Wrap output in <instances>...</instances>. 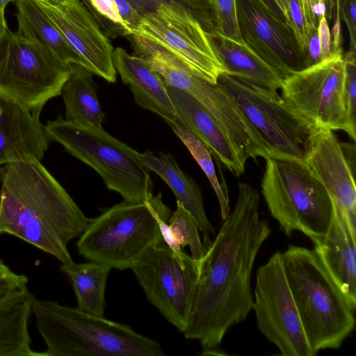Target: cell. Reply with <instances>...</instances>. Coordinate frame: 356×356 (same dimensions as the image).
I'll return each mask as SVG.
<instances>
[{
  "instance_id": "6da1fadb",
  "label": "cell",
  "mask_w": 356,
  "mask_h": 356,
  "mask_svg": "<svg viewBox=\"0 0 356 356\" xmlns=\"http://www.w3.org/2000/svg\"><path fill=\"white\" fill-rule=\"evenodd\" d=\"M259 205L257 191L240 182L233 211L197 261V280L182 333L198 341L202 351L219 347L227 330L252 310L253 265L272 231Z\"/></svg>"
},
{
  "instance_id": "7a4b0ae2",
  "label": "cell",
  "mask_w": 356,
  "mask_h": 356,
  "mask_svg": "<svg viewBox=\"0 0 356 356\" xmlns=\"http://www.w3.org/2000/svg\"><path fill=\"white\" fill-rule=\"evenodd\" d=\"M0 225L56 258L73 263L67 244L79 238L92 218L38 160L5 165L2 172Z\"/></svg>"
},
{
  "instance_id": "3957f363",
  "label": "cell",
  "mask_w": 356,
  "mask_h": 356,
  "mask_svg": "<svg viewBox=\"0 0 356 356\" xmlns=\"http://www.w3.org/2000/svg\"><path fill=\"white\" fill-rule=\"evenodd\" d=\"M282 261L313 351L340 348L355 329L356 305L341 290L314 248L289 245Z\"/></svg>"
},
{
  "instance_id": "277c9868",
  "label": "cell",
  "mask_w": 356,
  "mask_h": 356,
  "mask_svg": "<svg viewBox=\"0 0 356 356\" xmlns=\"http://www.w3.org/2000/svg\"><path fill=\"white\" fill-rule=\"evenodd\" d=\"M32 313L46 344L42 356H163L160 343L130 326L34 297Z\"/></svg>"
},
{
  "instance_id": "5b68a950",
  "label": "cell",
  "mask_w": 356,
  "mask_h": 356,
  "mask_svg": "<svg viewBox=\"0 0 356 356\" xmlns=\"http://www.w3.org/2000/svg\"><path fill=\"white\" fill-rule=\"evenodd\" d=\"M171 214L161 193L145 202L116 204L91 219L79 237V254L119 270L130 269L149 247L163 239L159 221H169Z\"/></svg>"
},
{
  "instance_id": "8992f818",
  "label": "cell",
  "mask_w": 356,
  "mask_h": 356,
  "mask_svg": "<svg viewBox=\"0 0 356 356\" xmlns=\"http://www.w3.org/2000/svg\"><path fill=\"white\" fill-rule=\"evenodd\" d=\"M261 193L271 216L288 236L294 231L314 244L325 236L333 217L326 189L305 161L268 158Z\"/></svg>"
},
{
  "instance_id": "52a82bcc",
  "label": "cell",
  "mask_w": 356,
  "mask_h": 356,
  "mask_svg": "<svg viewBox=\"0 0 356 356\" xmlns=\"http://www.w3.org/2000/svg\"><path fill=\"white\" fill-rule=\"evenodd\" d=\"M49 139L94 169L107 188L123 201L145 202L153 196L149 170L140 153L103 128L76 124L60 117L44 125Z\"/></svg>"
},
{
  "instance_id": "ba28073f",
  "label": "cell",
  "mask_w": 356,
  "mask_h": 356,
  "mask_svg": "<svg viewBox=\"0 0 356 356\" xmlns=\"http://www.w3.org/2000/svg\"><path fill=\"white\" fill-rule=\"evenodd\" d=\"M69 74L70 66L33 38L8 29L0 40V98L35 115L62 94Z\"/></svg>"
},
{
  "instance_id": "9c48e42d",
  "label": "cell",
  "mask_w": 356,
  "mask_h": 356,
  "mask_svg": "<svg viewBox=\"0 0 356 356\" xmlns=\"http://www.w3.org/2000/svg\"><path fill=\"white\" fill-rule=\"evenodd\" d=\"M218 83L236 101L260 135L269 158L305 161L316 129L277 91L248 84L225 73Z\"/></svg>"
},
{
  "instance_id": "30bf717a",
  "label": "cell",
  "mask_w": 356,
  "mask_h": 356,
  "mask_svg": "<svg viewBox=\"0 0 356 356\" xmlns=\"http://www.w3.org/2000/svg\"><path fill=\"white\" fill-rule=\"evenodd\" d=\"M252 309L258 329L283 356H315L277 251L257 269Z\"/></svg>"
},
{
  "instance_id": "8fae6325",
  "label": "cell",
  "mask_w": 356,
  "mask_h": 356,
  "mask_svg": "<svg viewBox=\"0 0 356 356\" xmlns=\"http://www.w3.org/2000/svg\"><path fill=\"white\" fill-rule=\"evenodd\" d=\"M147 300L181 332L185 329L198 276L197 261L178 259L163 238L130 268Z\"/></svg>"
},
{
  "instance_id": "7c38bea8",
  "label": "cell",
  "mask_w": 356,
  "mask_h": 356,
  "mask_svg": "<svg viewBox=\"0 0 356 356\" xmlns=\"http://www.w3.org/2000/svg\"><path fill=\"white\" fill-rule=\"evenodd\" d=\"M343 54H332L284 80V99L314 127L348 134Z\"/></svg>"
},
{
  "instance_id": "4fadbf2b",
  "label": "cell",
  "mask_w": 356,
  "mask_h": 356,
  "mask_svg": "<svg viewBox=\"0 0 356 356\" xmlns=\"http://www.w3.org/2000/svg\"><path fill=\"white\" fill-rule=\"evenodd\" d=\"M164 47L195 74L217 83L224 69L216 57L207 32L199 22L180 7L159 4L143 15L136 33Z\"/></svg>"
},
{
  "instance_id": "5bb4252c",
  "label": "cell",
  "mask_w": 356,
  "mask_h": 356,
  "mask_svg": "<svg viewBox=\"0 0 356 356\" xmlns=\"http://www.w3.org/2000/svg\"><path fill=\"white\" fill-rule=\"evenodd\" d=\"M243 42L284 79L306 68L305 58L289 27L257 0H236Z\"/></svg>"
},
{
  "instance_id": "9a60e30c",
  "label": "cell",
  "mask_w": 356,
  "mask_h": 356,
  "mask_svg": "<svg viewBox=\"0 0 356 356\" xmlns=\"http://www.w3.org/2000/svg\"><path fill=\"white\" fill-rule=\"evenodd\" d=\"M307 147L305 161L326 189L333 209L356 229L355 144L339 142L333 131L316 128Z\"/></svg>"
},
{
  "instance_id": "2e32d148",
  "label": "cell",
  "mask_w": 356,
  "mask_h": 356,
  "mask_svg": "<svg viewBox=\"0 0 356 356\" xmlns=\"http://www.w3.org/2000/svg\"><path fill=\"white\" fill-rule=\"evenodd\" d=\"M37 2L81 58L83 67L115 83L114 48L80 0H70L58 6Z\"/></svg>"
},
{
  "instance_id": "e0dca14e",
  "label": "cell",
  "mask_w": 356,
  "mask_h": 356,
  "mask_svg": "<svg viewBox=\"0 0 356 356\" xmlns=\"http://www.w3.org/2000/svg\"><path fill=\"white\" fill-rule=\"evenodd\" d=\"M45 127L25 107L0 98V165L41 161L48 149Z\"/></svg>"
},
{
  "instance_id": "ac0fdd59",
  "label": "cell",
  "mask_w": 356,
  "mask_h": 356,
  "mask_svg": "<svg viewBox=\"0 0 356 356\" xmlns=\"http://www.w3.org/2000/svg\"><path fill=\"white\" fill-rule=\"evenodd\" d=\"M113 63L122 82L129 85L137 104L159 115L166 122L188 128L174 106L162 78L144 59L116 47Z\"/></svg>"
},
{
  "instance_id": "d6986e66",
  "label": "cell",
  "mask_w": 356,
  "mask_h": 356,
  "mask_svg": "<svg viewBox=\"0 0 356 356\" xmlns=\"http://www.w3.org/2000/svg\"><path fill=\"white\" fill-rule=\"evenodd\" d=\"M165 86L174 106L188 128L205 144L215 159L235 176L241 175L245 172L246 159L216 120L191 96L172 86Z\"/></svg>"
},
{
  "instance_id": "ffe728a7",
  "label": "cell",
  "mask_w": 356,
  "mask_h": 356,
  "mask_svg": "<svg viewBox=\"0 0 356 356\" xmlns=\"http://www.w3.org/2000/svg\"><path fill=\"white\" fill-rule=\"evenodd\" d=\"M333 210L327 233L314 249L341 290L356 305V229L345 215Z\"/></svg>"
},
{
  "instance_id": "44dd1931",
  "label": "cell",
  "mask_w": 356,
  "mask_h": 356,
  "mask_svg": "<svg viewBox=\"0 0 356 356\" xmlns=\"http://www.w3.org/2000/svg\"><path fill=\"white\" fill-rule=\"evenodd\" d=\"M207 35L224 73L257 87L275 91L281 89L284 79L245 42L218 31Z\"/></svg>"
},
{
  "instance_id": "7402d4cb",
  "label": "cell",
  "mask_w": 356,
  "mask_h": 356,
  "mask_svg": "<svg viewBox=\"0 0 356 356\" xmlns=\"http://www.w3.org/2000/svg\"><path fill=\"white\" fill-rule=\"evenodd\" d=\"M145 165L158 175L171 188L177 202L181 203L197 220L203 243L207 250L211 243V234H215V228L209 220L205 212L203 197L198 185L178 165L170 153H159L155 155L147 150L140 153Z\"/></svg>"
},
{
  "instance_id": "603a6c76",
  "label": "cell",
  "mask_w": 356,
  "mask_h": 356,
  "mask_svg": "<svg viewBox=\"0 0 356 356\" xmlns=\"http://www.w3.org/2000/svg\"><path fill=\"white\" fill-rule=\"evenodd\" d=\"M34 297L28 289L0 302V356H42L31 346L29 321Z\"/></svg>"
},
{
  "instance_id": "cb8c5ba5",
  "label": "cell",
  "mask_w": 356,
  "mask_h": 356,
  "mask_svg": "<svg viewBox=\"0 0 356 356\" xmlns=\"http://www.w3.org/2000/svg\"><path fill=\"white\" fill-rule=\"evenodd\" d=\"M92 75L80 65H70L69 76L62 90L65 117L76 124L103 128L104 113Z\"/></svg>"
},
{
  "instance_id": "d4e9b609",
  "label": "cell",
  "mask_w": 356,
  "mask_h": 356,
  "mask_svg": "<svg viewBox=\"0 0 356 356\" xmlns=\"http://www.w3.org/2000/svg\"><path fill=\"white\" fill-rule=\"evenodd\" d=\"M17 33L33 38L52 51L65 65L83 62L36 0H17Z\"/></svg>"
},
{
  "instance_id": "484cf974",
  "label": "cell",
  "mask_w": 356,
  "mask_h": 356,
  "mask_svg": "<svg viewBox=\"0 0 356 356\" xmlns=\"http://www.w3.org/2000/svg\"><path fill=\"white\" fill-rule=\"evenodd\" d=\"M111 269L106 264L91 261L60 266V270L67 277L74 290L77 307L101 316L105 312V290Z\"/></svg>"
},
{
  "instance_id": "4316f807",
  "label": "cell",
  "mask_w": 356,
  "mask_h": 356,
  "mask_svg": "<svg viewBox=\"0 0 356 356\" xmlns=\"http://www.w3.org/2000/svg\"><path fill=\"white\" fill-rule=\"evenodd\" d=\"M167 124L187 147L209 180L218 197L221 218L224 220L230 213L228 191L225 181L220 182L217 177L211 152L205 144L190 129L171 122H167Z\"/></svg>"
},
{
  "instance_id": "83f0119b",
  "label": "cell",
  "mask_w": 356,
  "mask_h": 356,
  "mask_svg": "<svg viewBox=\"0 0 356 356\" xmlns=\"http://www.w3.org/2000/svg\"><path fill=\"white\" fill-rule=\"evenodd\" d=\"M168 225L177 243L183 248L188 246L191 257L200 260L207 248L201 240L200 226L195 217L177 202V209L171 214Z\"/></svg>"
},
{
  "instance_id": "f1b7e54d",
  "label": "cell",
  "mask_w": 356,
  "mask_h": 356,
  "mask_svg": "<svg viewBox=\"0 0 356 356\" xmlns=\"http://www.w3.org/2000/svg\"><path fill=\"white\" fill-rule=\"evenodd\" d=\"M84 8L110 39L130 35L115 0H80Z\"/></svg>"
},
{
  "instance_id": "f546056e",
  "label": "cell",
  "mask_w": 356,
  "mask_h": 356,
  "mask_svg": "<svg viewBox=\"0 0 356 356\" xmlns=\"http://www.w3.org/2000/svg\"><path fill=\"white\" fill-rule=\"evenodd\" d=\"M156 8L159 4L166 3L181 8L191 14L203 29L209 33H216L217 21L213 3L211 0H147Z\"/></svg>"
},
{
  "instance_id": "4dcf8cb0",
  "label": "cell",
  "mask_w": 356,
  "mask_h": 356,
  "mask_svg": "<svg viewBox=\"0 0 356 356\" xmlns=\"http://www.w3.org/2000/svg\"><path fill=\"white\" fill-rule=\"evenodd\" d=\"M345 74L343 98L346 111L348 135L355 141L356 62L355 51L349 50L343 55Z\"/></svg>"
},
{
  "instance_id": "1f68e13d",
  "label": "cell",
  "mask_w": 356,
  "mask_h": 356,
  "mask_svg": "<svg viewBox=\"0 0 356 356\" xmlns=\"http://www.w3.org/2000/svg\"><path fill=\"white\" fill-rule=\"evenodd\" d=\"M213 3L218 31L229 38L244 42L238 26L236 0H213Z\"/></svg>"
},
{
  "instance_id": "d6a6232c",
  "label": "cell",
  "mask_w": 356,
  "mask_h": 356,
  "mask_svg": "<svg viewBox=\"0 0 356 356\" xmlns=\"http://www.w3.org/2000/svg\"><path fill=\"white\" fill-rule=\"evenodd\" d=\"M28 277L11 270L0 259V302L11 295L28 289Z\"/></svg>"
},
{
  "instance_id": "836d02e7",
  "label": "cell",
  "mask_w": 356,
  "mask_h": 356,
  "mask_svg": "<svg viewBox=\"0 0 356 356\" xmlns=\"http://www.w3.org/2000/svg\"><path fill=\"white\" fill-rule=\"evenodd\" d=\"M286 2L288 15L287 24L292 30L298 45L304 54L307 43V34L300 0H286Z\"/></svg>"
},
{
  "instance_id": "e575fe53",
  "label": "cell",
  "mask_w": 356,
  "mask_h": 356,
  "mask_svg": "<svg viewBox=\"0 0 356 356\" xmlns=\"http://www.w3.org/2000/svg\"><path fill=\"white\" fill-rule=\"evenodd\" d=\"M341 19L345 22L348 31L349 50L356 51V0H344Z\"/></svg>"
},
{
  "instance_id": "d590c367",
  "label": "cell",
  "mask_w": 356,
  "mask_h": 356,
  "mask_svg": "<svg viewBox=\"0 0 356 356\" xmlns=\"http://www.w3.org/2000/svg\"><path fill=\"white\" fill-rule=\"evenodd\" d=\"M307 43L304 50L306 67H310L321 61V44L318 35V28L307 33Z\"/></svg>"
},
{
  "instance_id": "8d00e7d4",
  "label": "cell",
  "mask_w": 356,
  "mask_h": 356,
  "mask_svg": "<svg viewBox=\"0 0 356 356\" xmlns=\"http://www.w3.org/2000/svg\"><path fill=\"white\" fill-rule=\"evenodd\" d=\"M318 35L321 44V61L331 55V34L328 22L323 16L318 24Z\"/></svg>"
},
{
  "instance_id": "74e56055",
  "label": "cell",
  "mask_w": 356,
  "mask_h": 356,
  "mask_svg": "<svg viewBox=\"0 0 356 356\" xmlns=\"http://www.w3.org/2000/svg\"><path fill=\"white\" fill-rule=\"evenodd\" d=\"M318 0H300L305 22L306 33L318 28V22L314 13V7Z\"/></svg>"
},
{
  "instance_id": "f35d334b",
  "label": "cell",
  "mask_w": 356,
  "mask_h": 356,
  "mask_svg": "<svg viewBox=\"0 0 356 356\" xmlns=\"http://www.w3.org/2000/svg\"><path fill=\"white\" fill-rule=\"evenodd\" d=\"M271 15L285 22L284 17L274 0H257Z\"/></svg>"
},
{
  "instance_id": "ab89813d",
  "label": "cell",
  "mask_w": 356,
  "mask_h": 356,
  "mask_svg": "<svg viewBox=\"0 0 356 356\" xmlns=\"http://www.w3.org/2000/svg\"><path fill=\"white\" fill-rule=\"evenodd\" d=\"M344 0H330L334 17L333 26L341 27V10Z\"/></svg>"
},
{
  "instance_id": "60d3db41",
  "label": "cell",
  "mask_w": 356,
  "mask_h": 356,
  "mask_svg": "<svg viewBox=\"0 0 356 356\" xmlns=\"http://www.w3.org/2000/svg\"><path fill=\"white\" fill-rule=\"evenodd\" d=\"M142 15L154 11V7L147 0H128Z\"/></svg>"
},
{
  "instance_id": "b9f144b4",
  "label": "cell",
  "mask_w": 356,
  "mask_h": 356,
  "mask_svg": "<svg viewBox=\"0 0 356 356\" xmlns=\"http://www.w3.org/2000/svg\"><path fill=\"white\" fill-rule=\"evenodd\" d=\"M8 29L5 17V10L0 9V40Z\"/></svg>"
},
{
  "instance_id": "7bdbcfd3",
  "label": "cell",
  "mask_w": 356,
  "mask_h": 356,
  "mask_svg": "<svg viewBox=\"0 0 356 356\" xmlns=\"http://www.w3.org/2000/svg\"><path fill=\"white\" fill-rule=\"evenodd\" d=\"M274 1L276 3V4L277 5V6L279 7V8L280 9V10L282 11V13L284 17L286 23L287 24L288 15H287V6H286V0H274Z\"/></svg>"
},
{
  "instance_id": "ee69618b",
  "label": "cell",
  "mask_w": 356,
  "mask_h": 356,
  "mask_svg": "<svg viewBox=\"0 0 356 356\" xmlns=\"http://www.w3.org/2000/svg\"><path fill=\"white\" fill-rule=\"evenodd\" d=\"M226 354L227 353H223L220 346L205 351H202V355H222Z\"/></svg>"
},
{
  "instance_id": "f6af8a7d",
  "label": "cell",
  "mask_w": 356,
  "mask_h": 356,
  "mask_svg": "<svg viewBox=\"0 0 356 356\" xmlns=\"http://www.w3.org/2000/svg\"><path fill=\"white\" fill-rule=\"evenodd\" d=\"M39 2L44 3L53 6H58L60 4L65 3L70 1L67 0H36Z\"/></svg>"
},
{
  "instance_id": "bcb514c9",
  "label": "cell",
  "mask_w": 356,
  "mask_h": 356,
  "mask_svg": "<svg viewBox=\"0 0 356 356\" xmlns=\"http://www.w3.org/2000/svg\"><path fill=\"white\" fill-rule=\"evenodd\" d=\"M324 2L326 6L325 17L327 20H330L332 17V10L331 8L330 0H324Z\"/></svg>"
},
{
  "instance_id": "7dc6e473",
  "label": "cell",
  "mask_w": 356,
  "mask_h": 356,
  "mask_svg": "<svg viewBox=\"0 0 356 356\" xmlns=\"http://www.w3.org/2000/svg\"><path fill=\"white\" fill-rule=\"evenodd\" d=\"M17 0H0V9L5 10L10 2H15Z\"/></svg>"
},
{
  "instance_id": "c3c4849f",
  "label": "cell",
  "mask_w": 356,
  "mask_h": 356,
  "mask_svg": "<svg viewBox=\"0 0 356 356\" xmlns=\"http://www.w3.org/2000/svg\"><path fill=\"white\" fill-rule=\"evenodd\" d=\"M0 203H1V192H0ZM3 234V230L1 229V227L0 225V234Z\"/></svg>"
},
{
  "instance_id": "681fc988",
  "label": "cell",
  "mask_w": 356,
  "mask_h": 356,
  "mask_svg": "<svg viewBox=\"0 0 356 356\" xmlns=\"http://www.w3.org/2000/svg\"><path fill=\"white\" fill-rule=\"evenodd\" d=\"M211 1H213V0H211Z\"/></svg>"
},
{
  "instance_id": "f907efd6",
  "label": "cell",
  "mask_w": 356,
  "mask_h": 356,
  "mask_svg": "<svg viewBox=\"0 0 356 356\" xmlns=\"http://www.w3.org/2000/svg\"><path fill=\"white\" fill-rule=\"evenodd\" d=\"M67 1H70V0H67Z\"/></svg>"
}]
</instances>
